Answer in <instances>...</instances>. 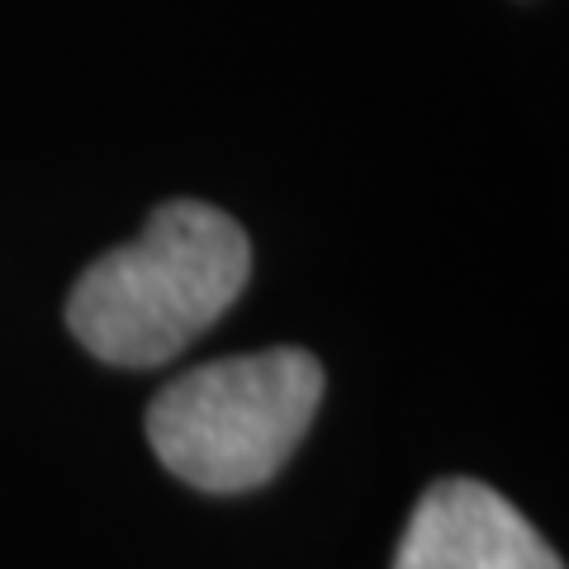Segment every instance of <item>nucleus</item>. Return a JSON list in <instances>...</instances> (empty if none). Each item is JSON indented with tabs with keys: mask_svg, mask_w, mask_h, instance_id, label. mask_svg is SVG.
<instances>
[{
	"mask_svg": "<svg viewBox=\"0 0 569 569\" xmlns=\"http://www.w3.org/2000/svg\"><path fill=\"white\" fill-rule=\"evenodd\" d=\"M252 280V242L223 209L171 200L148 228L71 284L67 328L104 366L148 370L181 356Z\"/></svg>",
	"mask_w": 569,
	"mask_h": 569,
	"instance_id": "1",
	"label": "nucleus"
},
{
	"mask_svg": "<svg viewBox=\"0 0 569 569\" xmlns=\"http://www.w3.org/2000/svg\"><path fill=\"white\" fill-rule=\"evenodd\" d=\"M323 403V366L299 347L223 356L148 408L157 460L204 493H252L284 470Z\"/></svg>",
	"mask_w": 569,
	"mask_h": 569,
	"instance_id": "2",
	"label": "nucleus"
},
{
	"mask_svg": "<svg viewBox=\"0 0 569 569\" xmlns=\"http://www.w3.org/2000/svg\"><path fill=\"white\" fill-rule=\"evenodd\" d=\"M395 569H565L550 541L498 489L441 479L408 512Z\"/></svg>",
	"mask_w": 569,
	"mask_h": 569,
	"instance_id": "3",
	"label": "nucleus"
}]
</instances>
